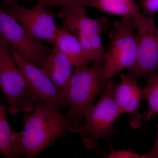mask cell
<instances>
[{"label":"cell","instance_id":"22","mask_svg":"<svg viewBox=\"0 0 158 158\" xmlns=\"http://www.w3.org/2000/svg\"><path fill=\"white\" fill-rule=\"evenodd\" d=\"M81 1V2L82 3V4H83L84 6L85 7H86L87 6V5H88V3L90 0H80Z\"/></svg>","mask_w":158,"mask_h":158},{"label":"cell","instance_id":"16","mask_svg":"<svg viewBox=\"0 0 158 158\" xmlns=\"http://www.w3.org/2000/svg\"><path fill=\"white\" fill-rule=\"evenodd\" d=\"M147 85L143 90L142 98L147 101L148 110L144 119L149 120L158 114V73L146 80Z\"/></svg>","mask_w":158,"mask_h":158},{"label":"cell","instance_id":"11","mask_svg":"<svg viewBox=\"0 0 158 158\" xmlns=\"http://www.w3.org/2000/svg\"><path fill=\"white\" fill-rule=\"evenodd\" d=\"M137 81L127 73H121L120 82L115 84L113 90V98L118 106L126 114L129 113V125L133 129L141 126L140 106L143 90L138 86Z\"/></svg>","mask_w":158,"mask_h":158},{"label":"cell","instance_id":"14","mask_svg":"<svg viewBox=\"0 0 158 158\" xmlns=\"http://www.w3.org/2000/svg\"><path fill=\"white\" fill-rule=\"evenodd\" d=\"M55 44L61 52L68 57L75 67L88 65L90 62L77 37L64 26L60 28Z\"/></svg>","mask_w":158,"mask_h":158},{"label":"cell","instance_id":"15","mask_svg":"<svg viewBox=\"0 0 158 158\" xmlns=\"http://www.w3.org/2000/svg\"><path fill=\"white\" fill-rule=\"evenodd\" d=\"M10 127L5 105L0 103V154L6 158H17L14 136Z\"/></svg>","mask_w":158,"mask_h":158},{"label":"cell","instance_id":"21","mask_svg":"<svg viewBox=\"0 0 158 158\" xmlns=\"http://www.w3.org/2000/svg\"><path fill=\"white\" fill-rule=\"evenodd\" d=\"M21 0H3L2 2L6 3L17 2Z\"/></svg>","mask_w":158,"mask_h":158},{"label":"cell","instance_id":"1","mask_svg":"<svg viewBox=\"0 0 158 158\" xmlns=\"http://www.w3.org/2000/svg\"><path fill=\"white\" fill-rule=\"evenodd\" d=\"M59 109L56 105L35 102L31 114L24 115L22 130L14 131L18 157H36L58 138L65 135L69 131L68 123Z\"/></svg>","mask_w":158,"mask_h":158},{"label":"cell","instance_id":"7","mask_svg":"<svg viewBox=\"0 0 158 158\" xmlns=\"http://www.w3.org/2000/svg\"><path fill=\"white\" fill-rule=\"evenodd\" d=\"M37 3L32 9L19 6L16 2H2L1 9L10 15L21 25L30 35L39 40H44L53 46L56 44L60 28L55 21V15Z\"/></svg>","mask_w":158,"mask_h":158},{"label":"cell","instance_id":"4","mask_svg":"<svg viewBox=\"0 0 158 158\" xmlns=\"http://www.w3.org/2000/svg\"><path fill=\"white\" fill-rule=\"evenodd\" d=\"M115 84L110 79L98 101L86 113L84 124L74 131L73 133L78 134L88 149H98L100 139L108 140L110 135L116 131L113 126L116 118L126 114L113 98Z\"/></svg>","mask_w":158,"mask_h":158},{"label":"cell","instance_id":"8","mask_svg":"<svg viewBox=\"0 0 158 158\" xmlns=\"http://www.w3.org/2000/svg\"><path fill=\"white\" fill-rule=\"evenodd\" d=\"M0 36L23 59L37 67L52 49L32 37L16 20L1 8Z\"/></svg>","mask_w":158,"mask_h":158},{"label":"cell","instance_id":"2","mask_svg":"<svg viewBox=\"0 0 158 158\" xmlns=\"http://www.w3.org/2000/svg\"><path fill=\"white\" fill-rule=\"evenodd\" d=\"M57 15L62 19V26L76 35L90 61L104 63L106 52L102 34L109 30L111 22L108 18L88 17L85 6L80 0H67Z\"/></svg>","mask_w":158,"mask_h":158},{"label":"cell","instance_id":"3","mask_svg":"<svg viewBox=\"0 0 158 158\" xmlns=\"http://www.w3.org/2000/svg\"><path fill=\"white\" fill-rule=\"evenodd\" d=\"M102 67L101 64L94 62L90 67L85 65L75 67L65 97L69 107L64 115L68 123L69 131L73 133L84 124L86 113L94 104L98 94L103 88Z\"/></svg>","mask_w":158,"mask_h":158},{"label":"cell","instance_id":"17","mask_svg":"<svg viewBox=\"0 0 158 158\" xmlns=\"http://www.w3.org/2000/svg\"><path fill=\"white\" fill-rule=\"evenodd\" d=\"M139 5L142 8L144 15L152 19L154 15L158 11V0H140Z\"/></svg>","mask_w":158,"mask_h":158},{"label":"cell","instance_id":"19","mask_svg":"<svg viewBox=\"0 0 158 158\" xmlns=\"http://www.w3.org/2000/svg\"><path fill=\"white\" fill-rule=\"evenodd\" d=\"M44 6H53L56 8L63 7L67 0H36Z\"/></svg>","mask_w":158,"mask_h":158},{"label":"cell","instance_id":"5","mask_svg":"<svg viewBox=\"0 0 158 158\" xmlns=\"http://www.w3.org/2000/svg\"><path fill=\"white\" fill-rule=\"evenodd\" d=\"M135 29L131 20L123 18L121 21H116L114 28L109 31L111 43L106 52L102 69L104 87L116 74L135 64L138 45V35L135 33Z\"/></svg>","mask_w":158,"mask_h":158},{"label":"cell","instance_id":"10","mask_svg":"<svg viewBox=\"0 0 158 158\" xmlns=\"http://www.w3.org/2000/svg\"><path fill=\"white\" fill-rule=\"evenodd\" d=\"M138 35L137 58L127 74L137 80H146L158 73V29L153 22Z\"/></svg>","mask_w":158,"mask_h":158},{"label":"cell","instance_id":"20","mask_svg":"<svg viewBox=\"0 0 158 158\" xmlns=\"http://www.w3.org/2000/svg\"><path fill=\"white\" fill-rule=\"evenodd\" d=\"M157 132L154 147L152 149L147 153L141 155L142 158H158V121L157 125Z\"/></svg>","mask_w":158,"mask_h":158},{"label":"cell","instance_id":"9","mask_svg":"<svg viewBox=\"0 0 158 158\" xmlns=\"http://www.w3.org/2000/svg\"><path fill=\"white\" fill-rule=\"evenodd\" d=\"M6 43L11 56L23 74L36 101L56 105L59 108L68 106L66 99L60 94L48 76L39 67L23 59L12 47Z\"/></svg>","mask_w":158,"mask_h":158},{"label":"cell","instance_id":"18","mask_svg":"<svg viewBox=\"0 0 158 158\" xmlns=\"http://www.w3.org/2000/svg\"><path fill=\"white\" fill-rule=\"evenodd\" d=\"M108 158H141V155H139L135 153L127 150L118 151L116 152H113L108 156Z\"/></svg>","mask_w":158,"mask_h":158},{"label":"cell","instance_id":"13","mask_svg":"<svg viewBox=\"0 0 158 158\" xmlns=\"http://www.w3.org/2000/svg\"><path fill=\"white\" fill-rule=\"evenodd\" d=\"M87 6L95 8L102 13L120 16L131 20L138 32L154 22L141 13L135 0H90Z\"/></svg>","mask_w":158,"mask_h":158},{"label":"cell","instance_id":"12","mask_svg":"<svg viewBox=\"0 0 158 158\" xmlns=\"http://www.w3.org/2000/svg\"><path fill=\"white\" fill-rule=\"evenodd\" d=\"M73 66L68 57L55 44L38 67L50 79L60 94L65 98L73 73Z\"/></svg>","mask_w":158,"mask_h":158},{"label":"cell","instance_id":"6","mask_svg":"<svg viewBox=\"0 0 158 158\" xmlns=\"http://www.w3.org/2000/svg\"><path fill=\"white\" fill-rule=\"evenodd\" d=\"M0 88L9 105L10 115L31 113L36 101L25 78L11 56L7 43L0 36Z\"/></svg>","mask_w":158,"mask_h":158}]
</instances>
